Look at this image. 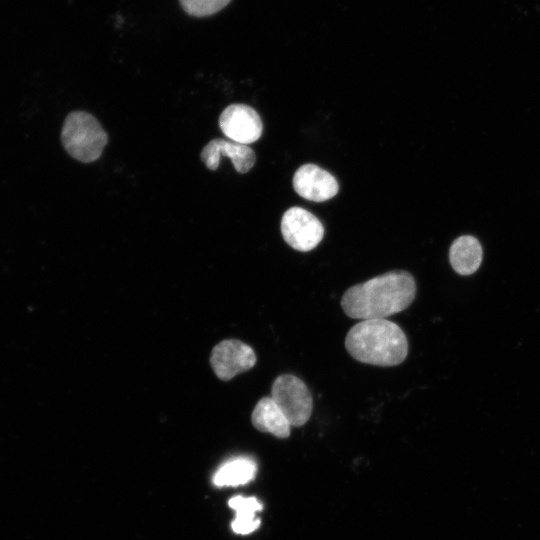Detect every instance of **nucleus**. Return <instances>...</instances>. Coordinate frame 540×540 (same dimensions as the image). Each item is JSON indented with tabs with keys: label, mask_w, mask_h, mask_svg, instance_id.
Instances as JSON below:
<instances>
[{
	"label": "nucleus",
	"mask_w": 540,
	"mask_h": 540,
	"mask_svg": "<svg viewBox=\"0 0 540 540\" xmlns=\"http://www.w3.org/2000/svg\"><path fill=\"white\" fill-rule=\"evenodd\" d=\"M415 295L413 276L394 270L350 287L341 298V306L353 319H386L408 308Z\"/></svg>",
	"instance_id": "nucleus-1"
},
{
	"label": "nucleus",
	"mask_w": 540,
	"mask_h": 540,
	"mask_svg": "<svg viewBox=\"0 0 540 540\" xmlns=\"http://www.w3.org/2000/svg\"><path fill=\"white\" fill-rule=\"evenodd\" d=\"M345 347L357 361L374 366L401 364L408 354V341L403 330L387 319H366L347 333Z\"/></svg>",
	"instance_id": "nucleus-2"
},
{
	"label": "nucleus",
	"mask_w": 540,
	"mask_h": 540,
	"mask_svg": "<svg viewBox=\"0 0 540 540\" xmlns=\"http://www.w3.org/2000/svg\"><path fill=\"white\" fill-rule=\"evenodd\" d=\"M61 141L65 150L78 161L97 160L108 142V136L98 120L84 111H74L66 117Z\"/></svg>",
	"instance_id": "nucleus-3"
},
{
	"label": "nucleus",
	"mask_w": 540,
	"mask_h": 540,
	"mask_svg": "<svg viewBox=\"0 0 540 540\" xmlns=\"http://www.w3.org/2000/svg\"><path fill=\"white\" fill-rule=\"evenodd\" d=\"M271 397L292 427L304 425L313 408L312 395L306 384L291 374L278 376L271 388Z\"/></svg>",
	"instance_id": "nucleus-4"
},
{
	"label": "nucleus",
	"mask_w": 540,
	"mask_h": 540,
	"mask_svg": "<svg viewBox=\"0 0 540 540\" xmlns=\"http://www.w3.org/2000/svg\"><path fill=\"white\" fill-rule=\"evenodd\" d=\"M281 233L293 249L307 252L323 239L324 227L311 212L301 207H291L283 214Z\"/></svg>",
	"instance_id": "nucleus-5"
},
{
	"label": "nucleus",
	"mask_w": 540,
	"mask_h": 540,
	"mask_svg": "<svg viewBox=\"0 0 540 540\" xmlns=\"http://www.w3.org/2000/svg\"><path fill=\"white\" fill-rule=\"evenodd\" d=\"M211 366L221 380L227 381L251 369L256 363L254 350L236 339L223 340L212 350Z\"/></svg>",
	"instance_id": "nucleus-6"
},
{
	"label": "nucleus",
	"mask_w": 540,
	"mask_h": 540,
	"mask_svg": "<svg viewBox=\"0 0 540 540\" xmlns=\"http://www.w3.org/2000/svg\"><path fill=\"white\" fill-rule=\"evenodd\" d=\"M219 127L231 141L251 144L262 134V121L252 107L245 104L227 106L219 117Z\"/></svg>",
	"instance_id": "nucleus-7"
},
{
	"label": "nucleus",
	"mask_w": 540,
	"mask_h": 540,
	"mask_svg": "<svg viewBox=\"0 0 540 540\" xmlns=\"http://www.w3.org/2000/svg\"><path fill=\"white\" fill-rule=\"evenodd\" d=\"M293 187L304 199L324 202L333 198L339 190L335 177L315 164L300 166L293 176Z\"/></svg>",
	"instance_id": "nucleus-8"
},
{
	"label": "nucleus",
	"mask_w": 540,
	"mask_h": 540,
	"mask_svg": "<svg viewBox=\"0 0 540 540\" xmlns=\"http://www.w3.org/2000/svg\"><path fill=\"white\" fill-rule=\"evenodd\" d=\"M230 158L238 173H247L253 166L256 156L248 145L231 140L213 139L204 146L200 157L205 166L216 170L222 157Z\"/></svg>",
	"instance_id": "nucleus-9"
},
{
	"label": "nucleus",
	"mask_w": 540,
	"mask_h": 540,
	"mask_svg": "<svg viewBox=\"0 0 540 540\" xmlns=\"http://www.w3.org/2000/svg\"><path fill=\"white\" fill-rule=\"evenodd\" d=\"M252 424L260 432L271 433L277 438H287L291 425L271 396L261 398L253 409Z\"/></svg>",
	"instance_id": "nucleus-10"
},
{
	"label": "nucleus",
	"mask_w": 540,
	"mask_h": 540,
	"mask_svg": "<svg viewBox=\"0 0 540 540\" xmlns=\"http://www.w3.org/2000/svg\"><path fill=\"white\" fill-rule=\"evenodd\" d=\"M482 247L477 238L463 235L456 238L450 246L449 260L452 268L460 275H470L480 266Z\"/></svg>",
	"instance_id": "nucleus-11"
},
{
	"label": "nucleus",
	"mask_w": 540,
	"mask_h": 540,
	"mask_svg": "<svg viewBox=\"0 0 540 540\" xmlns=\"http://www.w3.org/2000/svg\"><path fill=\"white\" fill-rule=\"evenodd\" d=\"M256 471L254 460L246 457L234 458L215 472L213 483L218 487L243 485L255 477Z\"/></svg>",
	"instance_id": "nucleus-12"
},
{
	"label": "nucleus",
	"mask_w": 540,
	"mask_h": 540,
	"mask_svg": "<svg viewBox=\"0 0 540 540\" xmlns=\"http://www.w3.org/2000/svg\"><path fill=\"white\" fill-rule=\"evenodd\" d=\"M228 505L236 511L231 523L235 533L249 534L260 526V519L256 518L255 513L262 510V504L255 497L235 496Z\"/></svg>",
	"instance_id": "nucleus-13"
},
{
	"label": "nucleus",
	"mask_w": 540,
	"mask_h": 540,
	"mask_svg": "<svg viewBox=\"0 0 540 540\" xmlns=\"http://www.w3.org/2000/svg\"><path fill=\"white\" fill-rule=\"evenodd\" d=\"M231 0H180L184 11L191 16L204 17L223 9Z\"/></svg>",
	"instance_id": "nucleus-14"
}]
</instances>
